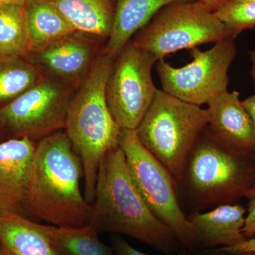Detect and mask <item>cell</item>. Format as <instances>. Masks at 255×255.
I'll return each instance as SVG.
<instances>
[{
    "instance_id": "cell-5",
    "label": "cell",
    "mask_w": 255,
    "mask_h": 255,
    "mask_svg": "<svg viewBox=\"0 0 255 255\" xmlns=\"http://www.w3.org/2000/svg\"><path fill=\"white\" fill-rule=\"evenodd\" d=\"M208 123L206 109L158 90L135 132L142 145L170 172L177 184L188 156Z\"/></svg>"
},
{
    "instance_id": "cell-23",
    "label": "cell",
    "mask_w": 255,
    "mask_h": 255,
    "mask_svg": "<svg viewBox=\"0 0 255 255\" xmlns=\"http://www.w3.org/2000/svg\"><path fill=\"white\" fill-rule=\"evenodd\" d=\"M111 243L117 255H150L139 251L128 243L119 235L114 234L111 238ZM172 255H194L185 248H181L179 251Z\"/></svg>"
},
{
    "instance_id": "cell-35",
    "label": "cell",
    "mask_w": 255,
    "mask_h": 255,
    "mask_svg": "<svg viewBox=\"0 0 255 255\" xmlns=\"http://www.w3.org/2000/svg\"><path fill=\"white\" fill-rule=\"evenodd\" d=\"M251 253L252 255H255V253Z\"/></svg>"
},
{
    "instance_id": "cell-2",
    "label": "cell",
    "mask_w": 255,
    "mask_h": 255,
    "mask_svg": "<svg viewBox=\"0 0 255 255\" xmlns=\"http://www.w3.org/2000/svg\"><path fill=\"white\" fill-rule=\"evenodd\" d=\"M82 177L81 159L65 131L41 139L23 203L26 217L60 227L88 225L90 204L80 191Z\"/></svg>"
},
{
    "instance_id": "cell-22",
    "label": "cell",
    "mask_w": 255,
    "mask_h": 255,
    "mask_svg": "<svg viewBox=\"0 0 255 255\" xmlns=\"http://www.w3.org/2000/svg\"><path fill=\"white\" fill-rule=\"evenodd\" d=\"M214 14L234 39L242 32L255 27V1L228 2Z\"/></svg>"
},
{
    "instance_id": "cell-10",
    "label": "cell",
    "mask_w": 255,
    "mask_h": 255,
    "mask_svg": "<svg viewBox=\"0 0 255 255\" xmlns=\"http://www.w3.org/2000/svg\"><path fill=\"white\" fill-rule=\"evenodd\" d=\"M75 89L43 76L34 86L0 107V128L11 138L41 139L65 128Z\"/></svg>"
},
{
    "instance_id": "cell-18",
    "label": "cell",
    "mask_w": 255,
    "mask_h": 255,
    "mask_svg": "<svg viewBox=\"0 0 255 255\" xmlns=\"http://www.w3.org/2000/svg\"><path fill=\"white\" fill-rule=\"evenodd\" d=\"M38 226L56 255H117L112 246L101 241L90 225L82 227H60L53 225Z\"/></svg>"
},
{
    "instance_id": "cell-17",
    "label": "cell",
    "mask_w": 255,
    "mask_h": 255,
    "mask_svg": "<svg viewBox=\"0 0 255 255\" xmlns=\"http://www.w3.org/2000/svg\"><path fill=\"white\" fill-rule=\"evenodd\" d=\"M0 241L4 255H56L38 223L21 215H0Z\"/></svg>"
},
{
    "instance_id": "cell-34",
    "label": "cell",
    "mask_w": 255,
    "mask_h": 255,
    "mask_svg": "<svg viewBox=\"0 0 255 255\" xmlns=\"http://www.w3.org/2000/svg\"><path fill=\"white\" fill-rule=\"evenodd\" d=\"M3 136V133H2V132H1V128H0V142H2V141H1V137Z\"/></svg>"
},
{
    "instance_id": "cell-8",
    "label": "cell",
    "mask_w": 255,
    "mask_h": 255,
    "mask_svg": "<svg viewBox=\"0 0 255 255\" xmlns=\"http://www.w3.org/2000/svg\"><path fill=\"white\" fill-rule=\"evenodd\" d=\"M236 54L235 39L228 37L205 51L197 47L192 48V61L181 68L159 60L156 70L162 90L192 105H207L214 97L228 91V71Z\"/></svg>"
},
{
    "instance_id": "cell-30",
    "label": "cell",
    "mask_w": 255,
    "mask_h": 255,
    "mask_svg": "<svg viewBox=\"0 0 255 255\" xmlns=\"http://www.w3.org/2000/svg\"><path fill=\"white\" fill-rule=\"evenodd\" d=\"M29 0H0V6L6 4L26 5Z\"/></svg>"
},
{
    "instance_id": "cell-31",
    "label": "cell",
    "mask_w": 255,
    "mask_h": 255,
    "mask_svg": "<svg viewBox=\"0 0 255 255\" xmlns=\"http://www.w3.org/2000/svg\"><path fill=\"white\" fill-rule=\"evenodd\" d=\"M246 1H255V0H231L230 2H246Z\"/></svg>"
},
{
    "instance_id": "cell-9",
    "label": "cell",
    "mask_w": 255,
    "mask_h": 255,
    "mask_svg": "<svg viewBox=\"0 0 255 255\" xmlns=\"http://www.w3.org/2000/svg\"><path fill=\"white\" fill-rule=\"evenodd\" d=\"M157 61L132 40L116 57L106 85V100L121 128L135 130L152 105L158 90L152 77Z\"/></svg>"
},
{
    "instance_id": "cell-24",
    "label": "cell",
    "mask_w": 255,
    "mask_h": 255,
    "mask_svg": "<svg viewBox=\"0 0 255 255\" xmlns=\"http://www.w3.org/2000/svg\"><path fill=\"white\" fill-rule=\"evenodd\" d=\"M244 198L248 206L243 232L246 239H250L255 236V184L247 191Z\"/></svg>"
},
{
    "instance_id": "cell-25",
    "label": "cell",
    "mask_w": 255,
    "mask_h": 255,
    "mask_svg": "<svg viewBox=\"0 0 255 255\" xmlns=\"http://www.w3.org/2000/svg\"><path fill=\"white\" fill-rule=\"evenodd\" d=\"M221 251L228 253H255V236L247 239L246 241L233 247H223L219 248Z\"/></svg>"
},
{
    "instance_id": "cell-28",
    "label": "cell",
    "mask_w": 255,
    "mask_h": 255,
    "mask_svg": "<svg viewBox=\"0 0 255 255\" xmlns=\"http://www.w3.org/2000/svg\"><path fill=\"white\" fill-rule=\"evenodd\" d=\"M196 255H229V254L226 252L221 251L218 248L199 252Z\"/></svg>"
},
{
    "instance_id": "cell-15",
    "label": "cell",
    "mask_w": 255,
    "mask_h": 255,
    "mask_svg": "<svg viewBox=\"0 0 255 255\" xmlns=\"http://www.w3.org/2000/svg\"><path fill=\"white\" fill-rule=\"evenodd\" d=\"M196 0H116L110 36L104 51L116 58L136 33L145 27L164 6Z\"/></svg>"
},
{
    "instance_id": "cell-12",
    "label": "cell",
    "mask_w": 255,
    "mask_h": 255,
    "mask_svg": "<svg viewBox=\"0 0 255 255\" xmlns=\"http://www.w3.org/2000/svg\"><path fill=\"white\" fill-rule=\"evenodd\" d=\"M36 145L26 137L0 142V215L26 216L23 203Z\"/></svg>"
},
{
    "instance_id": "cell-7",
    "label": "cell",
    "mask_w": 255,
    "mask_h": 255,
    "mask_svg": "<svg viewBox=\"0 0 255 255\" xmlns=\"http://www.w3.org/2000/svg\"><path fill=\"white\" fill-rule=\"evenodd\" d=\"M230 37L224 25L200 1H179L164 6L132 40L157 60L204 43Z\"/></svg>"
},
{
    "instance_id": "cell-19",
    "label": "cell",
    "mask_w": 255,
    "mask_h": 255,
    "mask_svg": "<svg viewBox=\"0 0 255 255\" xmlns=\"http://www.w3.org/2000/svg\"><path fill=\"white\" fill-rule=\"evenodd\" d=\"M25 8L31 52L76 31L47 0H29Z\"/></svg>"
},
{
    "instance_id": "cell-13",
    "label": "cell",
    "mask_w": 255,
    "mask_h": 255,
    "mask_svg": "<svg viewBox=\"0 0 255 255\" xmlns=\"http://www.w3.org/2000/svg\"><path fill=\"white\" fill-rule=\"evenodd\" d=\"M208 128L225 145L245 153L255 152V134L251 118L237 91H226L207 104Z\"/></svg>"
},
{
    "instance_id": "cell-20",
    "label": "cell",
    "mask_w": 255,
    "mask_h": 255,
    "mask_svg": "<svg viewBox=\"0 0 255 255\" xmlns=\"http://www.w3.org/2000/svg\"><path fill=\"white\" fill-rule=\"evenodd\" d=\"M31 52L25 5L0 6V58H26Z\"/></svg>"
},
{
    "instance_id": "cell-1",
    "label": "cell",
    "mask_w": 255,
    "mask_h": 255,
    "mask_svg": "<svg viewBox=\"0 0 255 255\" xmlns=\"http://www.w3.org/2000/svg\"><path fill=\"white\" fill-rule=\"evenodd\" d=\"M88 225L99 233L129 236L169 255L183 248L173 231L142 199L119 146L109 151L101 162Z\"/></svg>"
},
{
    "instance_id": "cell-21",
    "label": "cell",
    "mask_w": 255,
    "mask_h": 255,
    "mask_svg": "<svg viewBox=\"0 0 255 255\" xmlns=\"http://www.w3.org/2000/svg\"><path fill=\"white\" fill-rule=\"evenodd\" d=\"M43 75L26 58H0V103H9L27 91Z\"/></svg>"
},
{
    "instance_id": "cell-26",
    "label": "cell",
    "mask_w": 255,
    "mask_h": 255,
    "mask_svg": "<svg viewBox=\"0 0 255 255\" xmlns=\"http://www.w3.org/2000/svg\"><path fill=\"white\" fill-rule=\"evenodd\" d=\"M242 103L251 118L255 134V94L246 100H242Z\"/></svg>"
},
{
    "instance_id": "cell-3",
    "label": "cell",
    "mask_w": 255,
    "mask_h": 255,
    "mask_svg": "<svg viewBox=\"0 0 255 255\" xmlns=\"http://www.w3.org/2000/svg\"><path fill=\"white\" fill-rule=\"evenodd\" d=\"M255 184V152L228 147L206 127L188 156L177 190L183 211L191 214L239 204Z\"/></svg>"
},
{
    "instance_id": "cell-32",
    "label": "cell",
    "mask_w": 255,
    "mask_h": 255,
    "mask_svg": "<svg viewBox=\"0 0 255 255\" xmlns=\"http://www.w3.org/2000/svg\"><path fill=\"white\" fill-rule=\"evenodd\" d=\"M229 255H252L251 253H228Z\"/></svg>"
},
{
    "instance_id": "cell-29",
    "label": "cell",
    "mask_w": 255,
    "mask_h": 255,
    "mask_svg": "<svg viewBox=\"0 0 255 255\" xmlns=\"http://www.w3.org/2000/svg\"><path fill=\"white\" fill-rule=\"evenodd\" d=\"M250 60L252 63L251 67V76L253 79V81L255 82V50H252L249 52Z\"/></svg>"
},
{
    "instance_id": "cell-14",
    "label": "cell",
    "mask_w": 255,
    "mask_h": 255,
    "mask_svg": "<svg viewBox=\"0 0 255 255\" xmlns=\"http://www.w3.org/2000/svg\"><path fill=\"white\" fill-rule=\"evenodd\" d=\"M246 212L244 206L235 204L187 215L194 233L197 253L217 247L236 246L246 241L243 229Z\"/></svg>"
},
{
    "instance_id": "cell-11",
    "label": "cell",
    "mask_w": 255,
    "mask_h": 255,
    "mask_svg": "<svg viewBox=\"0 0 255 255\" xmlns=\"http://www.w3.org/2000/svg\"><path fill=\"white\" fill-rule=\"evenodd\" d=\"M92 36L75 31L40 49L26 59L47 77L76 90L97 58V42Z\"/></svg>"
},
{
    "instance_id": "cell-4",
    "label": "cell",
    "mask_w": 255,
    "mask_h": 255,
    "mask_svg": "<svg viewBox=\"0 0 255 255\" xmlns=\"http://www.w3.org/2000/svg\"><path fill=\"white\" fill-rule=\"evenodd\" d=\"M104 50L99 53L88 75L75 90L67 110L65 132L82 161L85 196L95 199L97 174L102 159L119 146L121 128L106 100V85L114 60Z\"/></svg>"
},
{
    "instance_id": "cell-16",
    "label": "cell",
    "mask_w": 255,
    "mask_h": 255,
    "mask_svg": "<svg viewBox=\"0 0 255 255\" xmlns=\"http://www.w3.org/2000/svg\"><path fill=\"white\" fill-rule=\"evenodd\" d=\"M76 31L108 39L116 0H47Z\"/></svg>"
},
{
    "instance_id": "cell-27",
    "label": "cell",
    "mask_w": 255,
    "mask_h": 255,
    "mask_svg": "<svg viewBox=\"0 0 255 255\" xmlns=\"http://www.w3.org/2000/svg\"><path fill=\"white\" fill-rule=\"evenodd\" d=\"M201 4L204 5L210 11L215 12L216 10L228 4L231 0H198Z\"/></svg>"
},
{
    "instance_id": "cell-33",
    "label": "cell",
    "mask_w": 255,
    "mask_h": 255,
    "mask_svg": "<svg viewBox=\"0 0 255 255\" xmlns=\"http://www.w3.org/2000/svg\"><path fill=\"white\" fill-rule=\"evenodd\" d=\"M0 255H4V251H3L2 246H1V241H0Z\"/></svg>"
},
{
    "instance_id": "cell-6",
    "label": "cell",
    "mask_w": 255,
    "mask_h": 255,
    "mask_svg": "<svg viewBox=\"0 0 255 255\" xmlns=\"http://www.w3.org/2000/svg\"><path fill=\"white\" fill-rule=\"evenodd\" d=\"M119 146L125 155L130 177L146 204L159 221L173 231L183 248L197 254L192 228L181 206L172 174L142 145L135 130L121 128Z\"/></svg>"
}]
</instances>
